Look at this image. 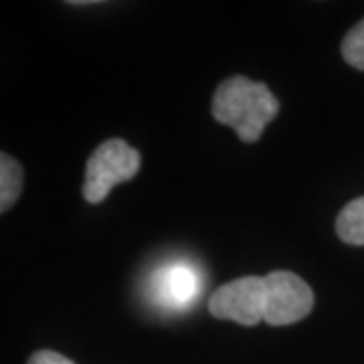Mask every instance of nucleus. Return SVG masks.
Returning a JSON list of instances; mask_svg holds the SVG:
<instances>
[{"label": "nucleus", "mask_w": 364, "mask_h": 364, "mask_svg": "<svg viewBox=\"0 0 364 364\" xmlns=\"http://www.w3.org/2000/svg\"><path fill=\"white\" fill-rule=\"evenodd\" d=\"M210 109L219 124L233 128L243 142L251 144L259 140L261 132L279 112V102L267 85L235 75L217 87Z\"/></svg>", "instance_id": "f257e3e1"}, {"label": "nucleus", "mask_w": 364, "mask_h": 364, "mask_svg": "<svg viewBox=\"0 0 364 364\" xmlns=\"http://www.w3.org/2000/svg\"><path fill=\"white\" fill-rule=\"evenodd\" d=\"M140 170V154L130 144L112 138L95 148L85 166L83 196L91 205L102 203L112 188L134 178Z\"/></svg>", "instance_id": "f03ea898"}, {"label": "nucleus", "mask_w": 364, "mask_h": 364, "mask_svg": "<svg viewBox=\"0 0 364 364\" xmlns=\"http://www.w3.org/2000/svg\"><path fill=\"white\" fill-rule=\"evenodd\" d=\"M267 284L265 277L247 275L221 286L208 299V312L219 320L255 326L265 316Z\"/></svg>", "instance_id": "7ed1b4c3"}, {"label": "nucleus", "mask_w": 364, "mask_h": 364, "mask_svg": "<svg viewBox=\"0 0 364 364\" xmlns=\"http://www.w3.org/2000/svg\"><path fill=\"white\" fill-rule=\"evenodd\" d=\"M23 191V168L9 154L0 156V210L6 213Z\"/></svg>", "instance_id": "0eeeda50"}, {"label": "nucleus", "mask_w": 364, "mask_h": 364, "mask_svg": "<svg viewBox=\"0 0 364 364\" xmlns=\"http://www.w3.org/2000/svg\"><path fill=\"white\" fill-rule=\"evenodd\" d=\"M267 304L263 320L272 326L296 324L314 308V291L291 272H272L265 275Z\"/></svg>", "instance_id": "39448f33"}, {"label": "nucleus", "mask_w": 364, "mask_h": 364, "mask_svg": "<svg viewBox=\"0 0 364 364\" xmlns=\"http://www.w3.org/2000/svg\"><path fill=\"white\" fill-rule=\"evenodd\" d=\"M148 291L160 308L168 312H184L205 291L203 272L188 261H170L150 275Z\"/></svg>", "instance_id": "20e7f679"}, {"label": "nucleus", "mask_w": 364, "mask_h": 364, "mask_svg": "<svg viewBox=\"0 0 364 364\" xmlns=\"http://www.w3.org/2000/svg\"><path fill=\"white\" fill-rule=\"evenodd\" d=\"M28 364H75V363H71L69 358H65V356H63V354H59V352L39 350L31 356Z\"/></svg>", "instance_id": "1a4fd4ad"}, {"label": "nucleus", "mask_w": 364, "mask_h": 364, "mask_svg": "<svg viewBox=\"0 0 364 364\" xmlns=\"http://www.w3.org/2000/svg\"><path fill=\"white\" fill-rule=\"evenodd\" d=\"M342 57L348 65L364 71V21L352 28L342 41Z\"/></svg>", "instance_id": "6e6552de"}, {"label": "nucleus", "mask_w": 364, "mask_h": 364, "mask_svg": "<svg viewBox=\"0 0 364 364\" xmlns=\"http://www.w3.org/2000/svg\"><path fill=\"white\" fill-rule=\"evenodd\" d=\"M336 233L348 245H364V196L354 198L340 210Z\"/></svg>", "instance_id": "423d86ee"}]
</instances>
